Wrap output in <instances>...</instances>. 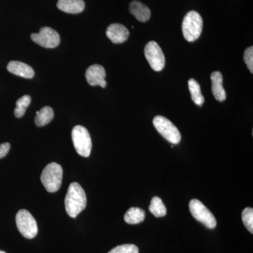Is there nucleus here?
Segmentation results:
<instances>
[{
  "label": "nucleus",
  "mask_w": 253,
  "mask_h": 253,
  "mask_svg": "<svg viewBox=\"0 0 253 253\" xmlns=\"http://www.w3.org/2000/svg\"><path fill=\"white\" fill-rule=\"evenodd\" d=\"M86 206V196L84 189L78 183H71L65 199L66 212L70 217L76 218Z\"/></svg>",
  "instance_id": "f257e3e1"
},
{
  "label": "nucleus",
  "mask_w": 253,
  "mask_h": 253,
  "mask_svg": "<svg viewBox=\"0 0 253 253\" xmlns=\"http://www.w3.org/2000/svg\"><path fill=\"white\" fill-rule=\"evenodd\" d=\"M31 39L40 46L45 48L56 47L60 43L59 33L49 27L42 28L39 33H33Z\"/></svg>",
  "instance_id": "1a4fd4ad"
},
{
  "label": "nucleus",
  "mask_w": 253,
  "mask_h": 253,
  "mask_svg": "<svg viewBox=\"0 0 253 253\" xmlns=\"http://www.w3.org/2000/svg\"><path fill=\"white\" fill-rule=\"evenodd\" d=\"M244 62L247 65L248 68L253 73V47L247 48L245 51L244 56Z\"/></svg>",
  "instance_id": "5701e85b"
},
{
  "label": "nucleus",
  "mask_w": 253,
  "mask_h": 253,
  "mask_svg": "<svg viewBox=\"0 0 253 253\" xmlns=\"http://www.w3.org/2000/svg\"><path fill=\"white\" fill-rule=\"evenodd\" d=\"M189 210L193 217L208 229H214L217 226V221L212 213L199 200L193 199L190 201Z\"/></svg>",
  "instance_id": "0eeeda50"
},
{
  "label": "nucleus",
  "mask_w": 253,
  "mask_h": 253,
  "mask_svg": "<svg viewBox=\"0 0 253 253\" xmlns=\"http://www.w3.org/2000/svg\"><path fill=\"white\" fill-rule=\"evenodd\" d=\"M72 139L78 154L83 157H89L91 154L92 143L90 134L87 129L81 126H74L72 130Z\"/></svg>",
  "instance_id": "20e7f679"
},
{
  "label": "nucleus",
  "mask_w": 253,
  "mask_h": 253,
  "mask_svg": "<svg viewBox=\"0 0 253 253\" xmlns=\"http://www.w3.org/2000/svg\"><path fill=\"white\" fill-rule=\"evenodd\" d=\"M7 70L10 73L24 78H33L34 70L29 65L21 61H12L9 62L7 66Z\"/></svg>",
  "instance_id": "f8f14e48"
},
{
  "label": "nucleus",
  "mask_w": 253,
  "mask_h": 253,
  "mask_svg": "<svg viewBox=\"0 0 253 253\" xmlns=\"http://www.w3.org/2000/svg\"><path fill=\"white\" fill-rule=\"evenodd\" d=\"M203 19L196 11L186 14L182 21L183 36L186 41L194 42L199 39L203 30Z\"/></svg>",
  "instance_id": "7ed1b4c3"
},
{
  "label": "nucleus",
  "mask_w": 253,
  "mask_h": 253,
  "mask_svg": "<svg viewBox=\"0 0 253 253\" xmlns=\"http://www.w3.org/2000/svg\"><path fill=\"white\" fill-rule=\"evenodd\" d=\"M0 253H6L4 252V251H0Z\"/></svg>",
  "instance_id": "393cba45"
},
{
  "label": "nucleus",
  "mask_w": 253,
  "mask_h": 253,
  "mask_svg": "<svg viewBox=\"0 0 253 253\" xmlns=\"http://www.w3.org/2000/svg\"><path fill=\"white\" fill-rule=\"evenodd\" d=\"M242 220L245 226L253 234V209L252 208H245L242 212Z\"/></svg>",
  "instance_id": "412c9836"
},
{
  "label": "nucleus",
  "mask_w": 253,
  "mask_h": 253,
  "mask_svg": "<svg viewBox=\"0 0 253 253\" xmlns=\"http://www.w3.org/2000/svg\"><path fill=\"white\" fill-rule=\"evenodd\" d=\"M124 219L129 224H139L144 220L145 212L141 208H131L126 211Z\"/></svg>",
  "instance_id": "a211bd4d"
},
{
  "label": "nucleus",
  "mask_w": 253,
  "mask_h": 253,
  "mask_svg": "<svg viewBox=\"0 0 253 253\" xmlns=\"http://www.w3.org/2000/svg\"><path fill=\"white\" fill-rule=\"evenodd\" d=\"M41 179L48 192H56L62 184V167L58 163H49L43 169Z\"/></svg>",
  "instance_id": "f03ea898"
},
{
  "label": "nucleus",
  "mask_w": 253,
  "mask_h": 253,
  "mask_svg": "<svg viewBox=\"0 0 253 253\" xmlns=\"http://www.w3.org/2000/svg\"><path fill=\"white\" fill-rule=\"evenodd\" d=\"M129 10L138 21L146 22L151 17V11L146 5L139 1H132L129 4Z\"/></svg>",
  "instance_id": "2eb2a0df"
},
{
  "label": "nucleus",
  "mask_w": 253,
  "mask_h": 253,
  "mask_svg": "<svg viewBox=\"0 0 253 253\" xmlns=\"http://www.w3.org/2000/svg\"><path fill=\"white\" fill-rule=\"evenodd\" d=\"M150 212L156 217H162L167 214V209L163 203L162 200L159 197L153 198L149 206Z\"/></svg>",
  "instance_id": "6ab92c4d"
},
{
  "label": "nucleus",
  "mask_w": 253,
  "mask_h": 253,
  "mask_svg": "<svg viewBox=\"0 0 253 253\" xmlns=\"http://www.w3.org/2000/svg\"><path fill=\"white\" fill-rule=\"evenodd\" d=\"M10 147L9 143H3V144H0V159L4 158L9 153Z\"/></svg>",
  "instance_id": "b1692460"
},
{
  "label": "nucleus",
  "mask_w": 253,
  "mask_h": 253,
  "mask_svg": "<svg viewBox=\"0 0 253 253\" xmlns=\"http://www.w3.org/2000/svg\"><path fill=\"white\" fill-rule=\"evenodd\" d=\"M212 81V91L215 99L224 101L226 98V91L223 87V76L219 71H214L211 76Z\"/></svg>",
  "instance_id": "ddd939ff"
},
{
  "label": "nucleus",
  "mask_w": 253,
  "mask_h": 253,
  "mask_svg": "<svg viewBox=\"0 0 253 253\" xmlns=\"http://www.w3.org/2000/svg\"><path fill=\"white\" fill-rule=\"evenodd\" d=\"M153 123L155 128L166 140L173 144L180 142L181 136L179 129L167 118L161 116H156Z\"/></svg>",
  "instance_id": "39448f33"
},
{
  "label": "nucleus",
  "mask_w": 253,
  "mask_h": 253,
  "mask_svg": "<svg viewBox=\"0 0 253 253\" xmlns=\"http://www.w3.org/2000/svg\"><path fill=\"white\" fill-rule=\"evenodd\" d=\"M85 77L91 86H100L105 88L107 84L105 81L106 71L101 65L94 64L89 66L86 70Z\"/></svg>",
  "instance_id": "9d476101"
},
{
  "label": "nucleus",
  "mask_w": 253,
  "mask_h": 253,
  "mask_svg": "<svg viewBox=\"0 0 253 253\" xmlns=\"http://www.w3.org/2000/svg\"><path fill=\"white\" fill-rule=\"evenodd\" d=\"M129 32L126 26L120 23H113L106 30V36L115 44H121L127 41Z\"/></svg>",
  "instance_id": "9b49d317"
},
{
  "label": "nucleus",
  "mask_w": 253,
  "mask_h": 253,
  "mask_svg": "<svg viewBox=\"0 0 253 253\" xmlns=\"http://www.w3.org/2000/svg\"><path fill=\"white\" fill-rule=\"evenodd\" d=\"M145 56L150 66L155 71H162L166 64V59L162 49L155 41L147 43L144 49Z\"/></svg>",
  "instance_id": "6e6552de"
},
{
  "label": "nucleus",
  "mask_w": 253,
  "mask_h": 253,
  "mask_svg": "<svg viewBox=\"0 0 253 253\" xmlns=\"http://www.w3.org/2000/svg\"><path fill=\"white\" fill-rule=\"evenodd\" d=\"M54 118V111L49 106H44L37 111L35 123L38 126H43L49 124Z\"/></svg>",
  "instance_id": "dca6fc26"
},
{
  "label": "nucleus",
  "mask_w": 253,
  "mask_h": 253,
  "mask_svg": "<svg viewBox=\"0 0 253 253\" xmlns=\"http://www.w3.org/2000/svg\"><path fill=\"white\" fill-rule=\"evenodd\" d=\"M188 86H189L190 93H191V99L194 104L199 106H202L204 104L205 99L201 93V86L199 83L196 80L191 78L188 82Z\"/></svg>",
  "instance_id": "f3484780"
},
{
  "label": "nucleus",
  "mask_w": 253,
  "mask_h": 253,
  "mask_svg": "<svg viewBox=\"0 0 253 253\" xmlns=\"http://www.w3.org/2000/svg\"><path fill=\"white\" fill-rule=\"evenodd\" d=\"M16 222L18 231L26 239H33L38 234V228L36 219L26 210L18 211Z\"/></svg>",
  "instance_id": "423d86ee"
},
{
  "label": "nucleus",
  "mask_w": 253,
  "mask_h": 253,
  "mask_svg": "<svg viewBox=\"0 0 253 253\" xmlns=\"http://www.w3.org/2000/svg\"><path fill=\"white\" fill-rule=\"evenodd\" d=\"M84 6L83 0H59L57 2V7L68 14H79L84 10Z\"/></svg>",
  "instance_id": "4468645a"
},
{
  "label": "nucleus",
  "mask_w": 253,
  "mask_h": 253,
  "mask_svg": "<svg viewBox=\"0 0 253 253\" xmlns=\"http://www.w3.org/2000/svg\"><path fill=\"white\" fill-rule=\"evenodd\" d=\"M108 253H139V249L135 245L124 244L114 248Z\"/></svg>",
  "instance_id": "4be33fe9"
},
{
  "label": "nucleus",
  "mask_w": 253,
  "mask_h": 253,
  "mask_svg": "<svg viewBox=\"0 0 253 253\" xmlns=\"http://www.w3.org/2000/svg\"><path fill=\"white\" fill-rule=\"evenodd\" d=\"M31 103V96L24 95L16 101V107L14 109V115L16 118H21L24 116L26 109Z\"/></svg>",
  "instance_id": "aec40b11"
}]
</instances>
